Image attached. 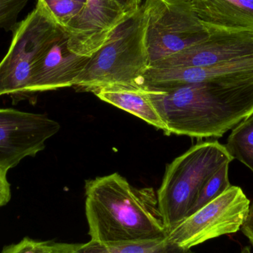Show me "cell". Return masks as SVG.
<instances>
[{
  "label": "cell",
  "mask_w": 253,
  "mask_h": 253,
  "mask_svg": "<svg viewBox=\"0 0 253 253\" xmlns=\"http://www.w3.org/2000/svg\"><path fill=\"white\" fill-rule=\"evenodd\" d=\"M148 89L168 135L219 138L253 113V83L211 81Z\"/></svg>",
  "instance_id": "obj_1"
},
{
  "label": "cell",
  "mask_w": 253,
  "mask_h": 253,
  "mask_svg": "<svg viewBox=\"0 0 253 253\" xmlns=\"http://www.w3.org/2000/svg\"><path fill=\"white\" fill-rule=\"evenodd\" d=\"M84 188L92 242L129 243L168 237L153 188L133 187L117 172L87 180Z\"/></svg>",
  "instance_id": "obj_2"
},
{
  "label": "cell",
  "mask_w": 253,
  "mask_h": 253,
  "mask_svg": "<svg viewBox=\"0 0 253 253\" xmlns=\"http://www.w3.org/2000/svg\"><path fill=\"white\" fill-rule=\"evenodd\" d=\"M146 29L147 14L142 4L117 28L108 42L90 56L74 88L95 93L111 85L146 87L143 77L150 65Z\"/></svg>",
  "instance_id": "obj_3"
},
{
  "label": "cell",
  "mask_w": 253,
  "mask_h": 253,
  "mask_svg": "<svg viewBox=\"0 0 253 253\" xmlns=\"http://www.w3.org/2000/svg\"><path fill=\"white\" fill-rule=\"evenodd\" d=\"M233 159L226 146L218 141H204L190 147L167 166L156 194L168 233L187 218L210 178Z\"/></svg>",
  "instance_id": "obj_4"
},
{
  "label": "cell",
  "mask_w": 253,
  "mask_h": 253,
  "mask_svg": "<svg viewBox=\"0 0 253 253\" xmlns=\"http://www.w3.org/2000/svg\"><path fill=\"white\" fill-rule=\"evenodd\" d=\"M62 31L37 5L18 22L8 50L0 62V97L7 95L19 102L32 96L36 61Z\"/></svg>",
  "instance_id": "obj_5"
},
{
  "label": "cell",
  "mask_w": 253,
  "mask_h": 253,
  "mask_svg": "<svg viewBox=\"0 0 253 253\" xmlns=\"http://www.w3.org/2000/svg\"><path fill=\"white\" fill-rule=\"evenodd\" d=\"M143 4L147 14L146 46L150 65L209 36L190 0H145Z\"/></svg>",
  "instance_id": "obj_6"
},
{
  "label": "cell",
  "mask_w": 253,
  "mask_h": 253,
  "mask_svg": "<svg viewBox=\"0 0 253 253\" xmlns=\"http://www.w3.org/2000/svg\"><path fill=\"white\" fill-rule=\"evenodd\" d=\"M251 202L242 188L231 186L208 205L187 217L167 239L184 249L241 230L249 215Z\"/></svg>",
  "instance_id": "obj_7"
},
{
  "label": "cell",
  "mask_w": 253,
  "mask_h": 253,
  "mask_svg": "<svg viewBox=\"0 0 253 253\" xmlns=\"http://www.w3.org/2000/svg\"><path fill=\"white\" fill-rule=\"evenodd\" d=\"M60 128L45 114L0 108V165L10 169L37 156Z\"/></svg>",
  "instance_id": "obj_8"
},
{
  "label": "cell",
  "mask_w": 253,
  "mask_h": 253,
  "mask_svg": "<svg viewBox=\"0 0 253 253\" xmlns=\"http://www.w3.org/2000/svg\"><path fill=\"white\" fill-rule=\"evenodd\" d=\"M129 16L115 0H86L81 11L64 31L68 47L75 54L90 57Z\"/></svg>",
  "instance_id": "obj_9"
},
{
  "label": "cell",
  "mask_w": 253,
  "mask_h": 253,
  "mask_svg": "<svg viewBox=\"0 0 253 253\" xmlns=\"http://www.w3.org/2000/svg\"><path fill=\"white\" fill-rule=\"evenodd\" d=\"M253 55V33L212 31L201 42L157 61L150 67H210Z\"/></svg>",
  "instance_id": "obj_10"
},
{
  "label": "cell",
  "mask_w": 253,
  "mask_h": 253,
  "mask_svg": "<svg viewBox=\"0 0 253 253\" xmlns=\"http://www.w3.org/2000/svg\"><path fill=\"white\" fill-rule=\"evenodd\" d=\"M90 58L73 53L68 47L67 34L62 31L36 61L31 80L32 96L74 87Z\"/></svg>",
  "instance_id": "obj_11"
},
{
  "label": "cell",
  "mask_w": 253,
  "mask_h": 253,
  "mask_svg": "<svg viewBox=\"0 0 253 253\" xmlns=\"http://www.w3.org/2000/svg\"><path fill=\"white\" fill-rule=\"evenodd\" d=\"M190 1L208 33H253V0Z\"/></svg>",
  "instance_id": "obj_12"
},
{
  "label": "cell",
  "mask_w": 253,
  "mask_h": 253,
  "mask_svg": "<svg viewBox=\"0 0 253 253\" xmlns=\"http://www.w3.org/2000/svg\"><path fill=\"white\" fill-rule=\"evenodd\" d=\"M149 93L150 90L147 87L111 85L102 87L94 94L103 102L129 113L165 133L167 126Z\"/></svg>",
  "instance_id": "obj_13"
},
{
  "label": "cell",
  "mask_w": 253,
  "mask_h": 253,
  "mask_svg": "<svg viewBox=\"0 0 253 253\" xmlns=\"http://www.w3.org/2000/svg\"><path fill=\"white\" fill-rule=\"evenodd\" d=\"M61 253H195L184 249L168 239L120 244L60 243Z\"/></svg>",
  "instance_id": "obj_14"
},
{
  "label": "cell",
  "mask_w": 253,
  "mask_h": 253,
  "mask_svg": "<svg viewBox=\"0 0 253 253\" xmlns=\"http://www.w3.org/2000/svg\"><path fill=\"white\" fill-rule=\"evenodd\" d=\"M226 147L233 159L240 161L253 172V113L234 128Z\"/></svg>",
  "instance_id": "obj_15"
},
{
  "label": "cell",
  "mask_w": 253,
  "mask_h": 253,
  "mask_svg": "<svg viewBox=\"0 0 253 253\" xmlns=\"http://www.w3.org/2000/svg\"><path fill=\"white\" fill-rule=\"evenodd\" d=\"M37 5L56 26L65 31L84 4L74 0H37Z\"/></svg>",
  "instance_id": "obj_16"
},
{
  "label": "cell",
  "mask_w": 253,
  "mask_h": 253,
  "mask_svg": "<svg viewBox=\"0 0 253 253\" xmlns=\"http://www.w3.org/2000/svg\"><path fill=\"white\" fill-rule=\"evenodd\" d=\"M230 163L223 165L203 186L198 195L193 206L190 208L187 216H190L196 211L212 202L214 199L221 196L226 190H228L230 185L229 181L228 171Z\"/></svg>",
  "instance_id": "obj_17"
},
{
  "label": "cell",
  "mask_w": 253,
  "mask_h": 253,
  "mask_svg": "<svg viewBox=\"0 0 253 253\" xmlns=\"http://www.w3.org/2000/svg\"><path fill=\"white\" fill-rule=\"evenodd\" d=\"M30 0H0V28L13 31L21 11Z\"/></svg>",
  "instance_id": "obj_18"
},
{
  "label": "cell",
  "mask_w": 253,
  "mask_h": 253,
  "mask_svg": "<svg viewBox=\"0 0 253 253\" xmlns=\"http://www.w3.org/2000/svg\"><path fill=\"white\" fill-rule=\"evenodd\" d=\"M53 244V242L25 237L18 243L4 247L0 253H52Z\"/></svg>",
  "instance_id": "obj_19"
},
{
  "label": "cell",
  "mask_w": 253,
  "mask_h": 253,
  "mask_svg": "<svg viewBox=\"0 0 253 253\" xmlns=\"http://www.w3.org/2000/svg\"><path fill=\"white\" fill-rule=\"evenodd\" d=\"M8 170L0 165V208L7 205L11 199L10 184L7 180Z\"/></svg>",
  "instance_id": "obj_20"
},
{
  "label": "cell",
  "mask_w": 253,
  "mask_h": 253,
  "mask_svg": "<svg viewBox=\"0 0 253 253\" xmlns=\"http://www.w3.org/2000/svg\"><path fill=\"white\" fill-rule=\"evenodd\" d=\"M127 16H132L142 5V0H115Z\"/></svg>",
  "instance_id": "obj_21"
},
{
  "label": "cell",
  "mask_w": 253,
  "mask_h": 253,
  "mask_svg": "<svg viewBox=\"0 0 253 253\" xmlns=\"http://www.w3.org/2000/svg\"><path fill=\"white\" fill-rule=\"evenodd\" d=\"M241 230L244 235L248 238L251 245H253V202L251 205L248 218L241 228Z\"/></svg>",
  "instance_id": "obj_22"
},
{
  "label": "cell",
  "mask_w": 253,
  "mask_h": 253,
  "mask_svg": "<svg viewBox=\"0 0 253 253\" xmlns=\"http://www.w3.org/2000/svg\"><path fill=\"white\" fill-rule=\"evenodd\" d=\"M74 1H78V2L83 3V4H85L86 0H74Z\"/></svg>",
  "instance_id": "obj_23"
},
{
  "label": "cell",
  "mask_w": 253,
  "mask_h": 253,
  "mask_svg": "<svg viewBox=\"0 0 253 253\" xmlns=\"http://www.w3.org/2000/svg\"><path fill=\"white\" fill-rule=\"evenodd\" d=\"M241 253H250V250L248 249V248H247V249L244 250V251H242V252Z\"/></svg>",
  "instance_id": "obj_24"
}]
</instances>
